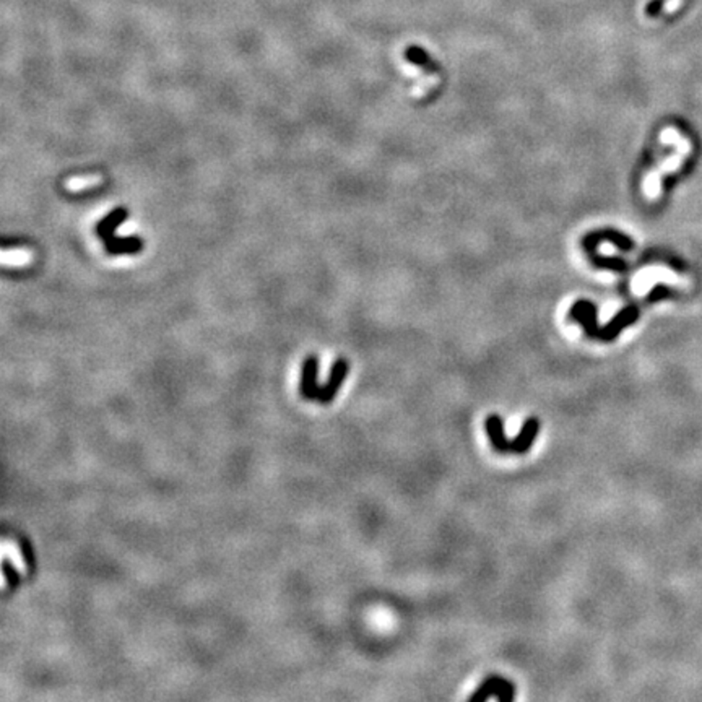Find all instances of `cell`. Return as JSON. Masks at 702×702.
<instances>
[{"mask_svg":"<svg viewBox=\"0 0 702 702\" xmlns=\"http://www.w3.org/2000/svg\"><path fill=\"white\" fill-rule=\"evenodd\" d=\"M348 369H350L348 361H346L345 358H338L337 361L333 363L330 377L327 379V382H325L324 385H320L319 392H317V400L322 403V405H328V403L335 398L338 390L341 389V385H343V382H345L346 374H348Z\"/></svg>","mask_w":702,"mask_h":702,"instance_id":"obj_1","label":"cell"},{"mask_svg":"<svg viewBox=\"0 0 702 702\" xmlns=\"http://www.w3.org/2000/svg\"><path fill=\"white\" fill-rule=\"evenodd\" d=\"M540 434V419L536 416H530L523 421L520 432L510 442V454L523 455L532 449L533 442Z\"/></svg>","mask_w":702,"mask_h":702,"instance_id":"obj_2","label":"cell"},{"mask_svg":"<svg viewBox=\"0 0 702 702\" xmlns=\"http://www.w3.org/2000/svg\"><path fill=\"white\" fill-rule=\"evenodd\" d=\"M484 429H486L489 444H491V447L497 454H510V442H512V439H507L506 437L504 421H502L499 415H489L486 421H484Z\"/></svg>","mask_w":702,"mask_h":702,"instance_id":"obj_3","label":"cell"},{"mask_svg":"<svg viewBox=\"0 0 702 702\" xmlns=\"http://www.w3.org/2000/svg\"><path fill=\"white\" fill-rule=\"evenodd\" d=\"M317 371H319V359L317 356L306 358L302 364L301 372V384H299V392L306 400H317V392L320 385L317 384Z\"/></svg>","mask_w":702,"mask_h":702,"instance_id":"obj_4","label":"cell"},{"mask_svg":"<svg viewBox=\"0 0 702 702\" xmlns=\"http://www.w3.org/2000/svg\"><path fill=\"white\" fill-rule=\"evenodd\" d=\"M129 218V210L125 207H116L114 210H111L104 218L98 221L96 224V234L98 237L103 242L111 239L112 236H116V229L124 223L125 220Z\"/></svg>","mask_w":702,"mask_h":702,"instance_id":"obj_5","label":"cell"},{"mask_svg":"<svg viewBox=\"0 0 702 702\" xmlns=\"http://www.w3.org/2000/svg\"><path fill=\"white\" fill-rule=\"evenodd\" d=\"M143 247V241L138 236L130 237H117L112 236L111 239L104 241V249L111 255H122V254H138Z\"/></svg>","mask_w":702,"mask_h":702,"instance_id":"obj_6","label":"cell"},{"mask_svg":"<svg viewBox=\"0 0 702 702\" xmlns=\"http://www.w3.org/2000/svg\"><path fill=\"white\" fill-rule=\"evenodd\" d=\"M493 697L499 702H512L515 699V684L510 679L502 678L501 675H494Z\"/></svg>","mask_w":702,"mask_h":702,"instance_id":"obj_7","label":"cell"},{"mask_svg":"<svg viewBox=\"0 0 702 702\" xmlns=\"http://www.w3.org/2000/svg\"><path fill=\"white\" fill-rule=\"evenodd\" d=\"M494 691V675H488L484 681L475 689L473 694L468 696V702H486L489 697H493Z\"/></svg>","mask_w":702,"mask_h":702,"instance_id":"obj_8","label":"cell"},{"mask_svg":"<svg viewBox=\"0 0 702 702\" xmlns=\"http://www.w3.org/2000/svg\"><path fill=\"white\" fill-rule=\"evenodd\" d=\"M3 571H5L7 577H8V582H10L12 587H15L16 584H18V574H16L15 569H10V564H8V561H3Z\"/></svg>","mask_w":702,"mask_h":702,"instance_id":"obj_9","label":"cell"},{"mask_svg":"<svg viewBox=\"0 0 702 702\" xmlns=\"http://www.w3.org/2000/svg\"><path fill=\"white\" fill-rule=\"evenodd\" d=\"M21 549H23L25 561H28V566L33 567V553H31V548H29L28 541H23V543H21Z\"/></svg>","mask_w":702,"mask_h":702,"instance_id":"obj_10","label":"cell"}]
</instances>
